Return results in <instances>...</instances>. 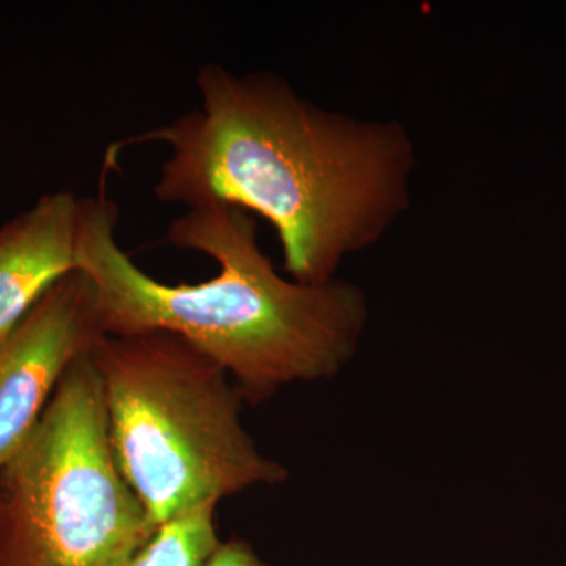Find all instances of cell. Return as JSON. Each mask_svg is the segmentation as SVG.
I'll use <instances>...</instances> for the list:
<instances>
[{"label": "cell", "mask_w": 566, "mask_h": 566, "mask_svg": "<svg viewBox=\"0 0 566 566\" xmlns=\"http://www.w3.org/2000/svg\"><path fill=\"white\" fill-rule=\"evenodd\" d=\"M196 85L197 109L128 144L169 148L159 202L227 203L266 219L293 281H333L408 208L416 153L401 123L324 109L268 71L208 63Z\"/></svg>", "instance_id": "cell-1"}, {"label": "cell", "mask_w": 566, "mask_h": 566, "mask_svg": "<svg viewBox=\"0 0 566 566\" xmlns=\"http://www.w3.org/2000/svg\"><path fill=\"white\" fill-rule=\"evenodd\" d=\"M118 208L104 193L81 199L76 270L95 286L104 333H169L222 367L244 401L262 403L283 386L340 374L367 324L359 286L333 279L305 285L274 270L256 222L227 203L189 208L167 240L218 263L199 283L156 281L117 240Z\"/></svg>", "instance_id": "cell-2"}, {"label": "cell", "mask_w": 566, "mask_h": 566, "mask_svg": "<svg viewBox=\"0 0 566 566\" xmlns=\"http://www.w3.org/2000/svg\"><path fill=\"white\" fill-rule=\"evenodd\" d=\"M91 359L115 461L156 527L289 476L245 430L229 374L185 338L106 335Z\"/></svg>", "instance_id": "cell-3"}, {"label": "cell", "mask_w": 566, "mask_h": 566, "mask_svg": "<svg viewBox=\"0 0 566 566\" xmlns=\"http://www.w3.org/2000/svg\"><path fill=\"white\" fill-rule=\"evenodd\" d=\"M156 531L112 452L98 371L81 356L0 465V566H123Z\"/></svg>", "instance_id": "cell-4"}, {"label": "cell", "mask_w": 566, "mask_h": 566, "mask_svg": "<svg viewBox=\"0 0 566 566\" xmlns=\"http://www.w3.org/2000/svg\"><path fill=\"white\" fill-rule=\"evenodd\" d=\"M103 337L95 286L74 270L0 338V465L39 422L70 365Z\"/></svg>", "instance_id": "cell-5"}, {"label": "cell", "mask_w": 566, "mask_h": 566, "mask_svg": "<svg viewBox=\"0 0 566 566\" xmlns=\"http://www.w3.org/2000/svg\"><path fill=\"white\" fill-rule=\"evenodd\" d=\"M80 207L73 192L44 193L0 227V338L76 270Z\"/></svg>", "instance_id": "cell-6"}, {"label": "cell", "mask_w": 566, "mask_h": 566, "mask_svg": "<svg viewBox=\"0 0 566 566\" xmlns=\"http://www.w3.org/2000/svg\"><path fill=\"white\" fill-rule=\"evenodd\" d=\"M216 506H199L164 524L123 566H207L222 542L216 523Z\"/></svg>", "instance_id": "cell-7"}, {"label": "cell", "mask_w": 566, "mask_h": 566, "mask_svg": "<svg viewBox=\"0 0 566 566\" xmlns=\"http://www.w3.org/2000/svg\"><path fill=\"white\" fill-rule=\"evenodd\" d=\"M207 566H271L256 554L248 542L240 538L221 542Z\"/></svg>", "instance_id": "cell-8"}]
</instances>
